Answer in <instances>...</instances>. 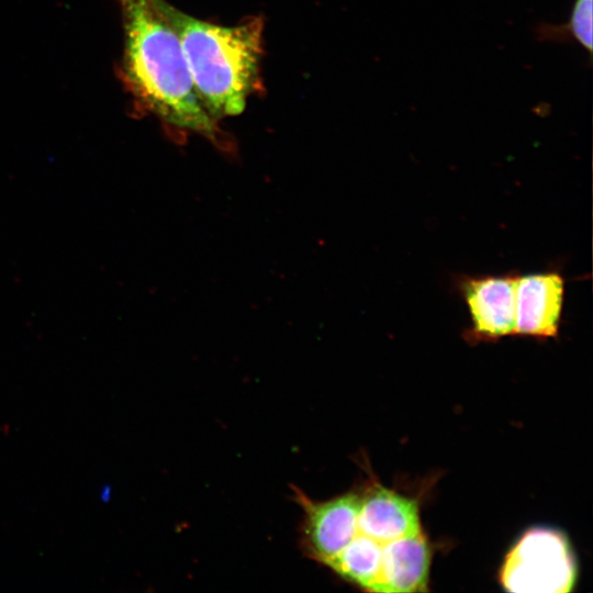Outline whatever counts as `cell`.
<instances>
[{
    "label": "cell",
    "mask_w": 593,
    "mask_h": 593,
    "mask_svg": "<svg viewBox=\"0 0 593 593\" xmlns=\"http://www.w3.org/2000/svg\"><path fill=\"white\" fill-rule=\"evenodd\" d=\"M165 0H115L123 26L119 78L134 109L174 131L198 134L219 147L227 137L203 105Z\"/></svg>",
    "instance_id": "1"
},
{
    "label": "cell",
    "mask_w": 593,
    "mask_h": 593,
    "mask_svg": "<svg viewBox=\"0 0 593 593\" xmlns=\"http://www.w3.org/2000/svg\"><path fill=\"white\" fill-rule=\"evenodd\" d=\"M164 9L179 36L194 88L210 115L219 122L240 114L261 83L262 16H250L228 26L194 18L167 0Z\"/></svg>",
    "instance_id": "2"
},
{
    "label": "cell",
    "mask_w": 593,
    "mask_h": 593,
    "mask_svg": "<svg viewBox=\"0 0 593 593\" xmlns=\"http://www.w3.org/2000/svg\"><path fill=\"white\" fill-rule=\"evenodd\" d=\"M575 577V562L566 536L542 527L522 536L501 570L504 589L515 593L570 592Z\"/></svg>",
    "instance_id": "3"
},
{
    "label": "cell",
    "mask_w": 593,
    "mask_h": 593,
    "mask_svg": "<svg viewBox=\"0 0 593 593\" xmlns=\"http://www.w3.org/2000/svg\"><path fill=\"white\" fill-rule=\"evenodd\" d=\"M516 279V272L457 278L471 323L467 338L489 342L514 335Z\"/></svg>",
    "instance_id": "4"
},
{
    "label": "cell",
    "mask_w": 593,
    "mask_h": 593,
    "mask_svg": "<svg viewBox=\"0 0 593 593\" xmlns=\"http://www.w3.org/2000/svg\"><path fill=\"white\" fill-rule=\"evenodd\" d=\"M566 280L557 269L517 275L514 335L556 338L559 335Z\"/></svg>",
    "instance_id": "5"
},
{
    "label": "cell",
    "mask_w": 593,
    "mask_h": 593,
    "mask_svg": "<svg viewBox=\"0 0 593 593\" xmlns=\"http://www.w3.org/2000/svg\"><path fill=\"white\" fill-rule=\"evenodd\" d=\"M421 532L418 506L414 500L381 485H372L360 494L355 533L384 546Z\"/></svg>",
    "instance_id": "6"
},
{
    "label": "cell",
    "mask_w": 593,
    "mask_h": 593,
    "mask_svg": "<svg viewBox=\"0 0 593 593\" xmlns=\"http://www.w3.org/2000/svg\"><path fill=\"white\" fill-rule=\"evenodd\" d=\"M430 549L424 534L384 545L379 574L371 592L412 593L427 591Z\"/></svg>",
    "instance_id": "7"
},
{
    "label": "cell",
    "mask_w": 593,
    "mask_h": 593,
    "mask_svg": "<svg viewBox=\"0 0 593 593\" xmlns=\"http://www.w3.org/2000/svg\"><path fill=\"white\" fill-rule=\"evenodd\" d=\"M534 33L541 42H577L592 56L593 48V0H574L567 23L539 22Z\"/></svg>",
    "instance_id": "8"
},
{
    "label": "cell",
    "mask_w": 593,
    "mask_h": 593,
    "mask_svg": "<svg viewBox=\"0 0 593 593\" xmlns=\"http://www.w3.org/2000/svg\"><path fill=\"white\" fill-rule=\"evenodd\" d=\"M111 495H112V488L110 484H104L101 490H100V500L103 502V503H108L110 500H111Z\"/></svg>",
    "instance_id": "9"
}]
</instances>
